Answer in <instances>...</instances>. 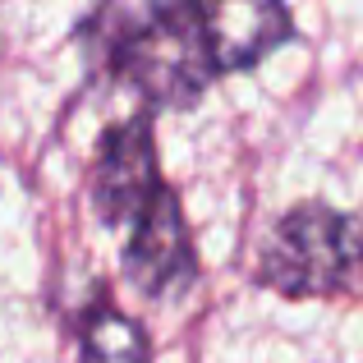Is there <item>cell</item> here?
Listing matches in <instances>:
<instances>
[{"label": "cell", "instance_id": "1", "mask_svg": "<svg viewBox=\"0 0 363 363\" xmlns=\"http://www.w3.org/2000/svg\"><path fill=\"white\" fill-rule=\"evenodd\" d=\"M116 74L147 106H194L212 83V55L203 46L189 0H152L143 18L116 42Z\"/></svg>", "mask_w": 363, "mask_h": 363}, {"label": "cell", "instance_id": "2", "mask_svg": "<svg viewBox=\"0 0 363 363\" xmlns=\"http://www.w3.org/2000/svg\"><path fill=\"white\" fill-rule=\"evenodd\" d=\"M359 257L354 221L340 216L336 207L303 203L276 221L272 240L262 248L257 281L272 285L276 294L308 299V294H331L350 281Z\"/></svg>", "mask_w": 363, "mask_h": 363}, {"label": "cell", "instance_id": "3", "mask_svg": "<svg viewBox=\"0 0 363 363\" xmlns=\"http://www.w3.org/2000/svg\"><path fill=\"white\" fill-rule=\"evenodd\" d=\"M157 189V133H152V116L138 111L101 133L97 170H92V207L106 225H124L147 207Z\"/></svg>", "mask_w": 363, "mask_h": 363}, {"label": "cell", "instance_id": "4", "mask_svg": "<svg viewBox=\"0 0 363 363\" xmlns=\"http://www.w3.org/2000/svg\"><path fill=\"white\" fill-rule=\"evenodd\" d=\"M194 240H189L179 198L175 189L161 184L133 216V235L124 244V281L147 299H161L170 290H184L194 281Z\"/></svg>", "mask_w": 363, "mask_h": 363}, {"label": "cell", "instance_id": "5", "mask_svg": "<svg viewBox=\"0 0 363 363\" xmlns=\"http://www.w3.org/2000/svg\"><path fill=\"white\" fill-rule=\"evenodd\" d=\"M189 9L216 74L253 69L294 33L285 0H189Z\"/></svg>", "mask_w": 363, "mask_h": 363}, {"label": "cell", "instance_id": "6", "mask_svg": "<svg viewBox=\"0 0 363 363\" xmlns=\"http://www.w3.org/2000/svg\"><path fill=\"white\" fill-rule=\"evenodd\" d=\"M79 363H152V340L133 318L97 303L83 327V359Z\"/></svg>", "mask_w": 363, "mask_h": 363}]
</instances>
